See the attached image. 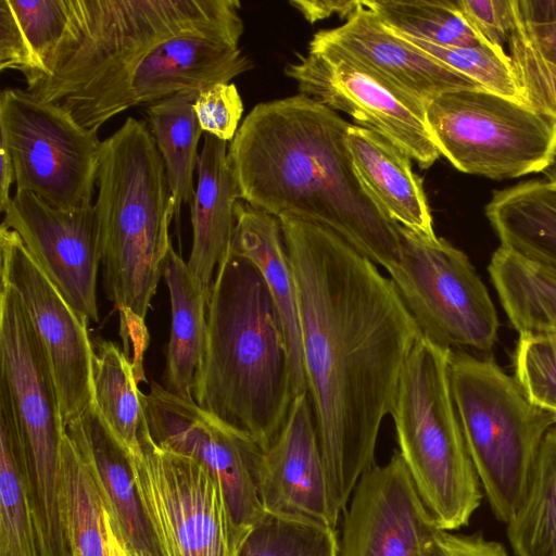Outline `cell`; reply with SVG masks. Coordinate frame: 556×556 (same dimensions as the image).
<instances>
[{
  "label": "cell",
  "mask_w": 556,
  "mask_h": 556,
  "mask_svg": "<svg viewBox=\"0 0 556 556\" xmlns=\"http://www.w3.org/2000/svg\"><path fill=\"white\" fill-rule=\"evenodd\" d=\"M293 269L318 443L342 511L374 465L406 359L422 334L390 277L337 232L278 217Z\"/></svg>",
  "instance_id": "obj_1"
},
{
  "label": "cell",
  "mask_w": 556,
  "mask_h": 556,
  "mask_svg": "<svg viewBox=\"0 0 556 556\" xmlns=\"http://www.w3.org/2000/svg\"><path fill=\"white\" fill-rule=\"evenodd\" d=\"M47 75L26 88L98 132L110 118L253 67L238 0H67Z\"/></svg>",
  "instance_id": "obj_2"
},
{
  "label": "cell",
  "mask_w": 556,
  "mask_h": 556,
  "mask_svg": "<svg viewBox=\"0 0 556 556\" xmlns=\"http://www.w3.org/2000/svg\"><path fill=\"white\" fill-rule=\"evenodd\" d=\"M351 123L305 94L256 104L228 146L240 200L330 228L390 273L395 222L370 199L346 144Z\"/></svg>",
  "instance_id": "obj_3"
},
{
  "label": "cell",
  "mask_w": 556,
  "mask_h": 556,
  "mask_svg": "<svg viewBox=\"0 0 556 556\" xmlns=\"http://www.w3.org/2000/svg\"><path fill=\"white\" fill-rule=\"evenodd\" d=\"M195 403L266 448L296 397L283 325L258 269L232 248L218 265Z\"/></svg>",
  "instance_id": "obj_4"
},
{
  "label": "cell",
  "mask_w": 556,
  "mask_h": 556,
  "mask_svg": "<svg viewBox=\"0 0 556 556\" xmlns=\"http://www.w3.org/2000/svg\"><path fill=\"white\" fill-rule=\"evenodd\" d=\"M93 204L103 289L121 316V336L134 342L140 367L144 318L169 250L174 202L148 125L132 116L102 141Z\"/></svg>",
  "instance_id": "obj_5"
},
{
  "label": "cell",
  "mask_w": 556,
  "mask_h": 556,
  "mask_svg": "<svg viewBox=\"0 0 556 556\" xmlns=\"http://www.w3.org/2000/svg\"><path fill=\"white\" fill-rule=\"evenodd\" d=\"M451 354L452 349L421 334L390 413L413 483L445 531L467 526L483 495L452 396Z\"/></svg>",
  "instance_id": "obj_6"
},
{
  "label": "cell",
  "mask_w": 556,
  "mask_h": 556,
  "mask_svg": "<svg viewBox=\"0 0 556 556\" xmlns=\"http://www.w3.org/2000/svg\"><path fill=\"white\" fill-rule=\"evenodd\" d=\"M450 383L465 442L493 514L507 523L520 506L556 416L534 405L492 358L452 350Z\"/></svg>",
  "instance_id": "obj_7"
},
{
  "label": "cell",
  "mask_w": 556,
  "mask_h": 556,
  "mask_svg": "<svg viewBox=\"0 0 556 556\" xmlns=\"http://www.w3.org/2000/svg\"><path fill=\"white\" fill-rule=\"evenodd\" d=\"M426 122L441 155L466 174L517 178L544 172L556 155V119L482 88L435 97Z\"/></svg>",
  "instance_id": "obj_8"
},
{
  "label": "cell",
  "mask_w": 556,
  "mask_h": 556,
  "mask_svg": "<svg viewBox=\"0 0 556 556\" xmlns=\"http://www.w3.org/2000/svg\"><path fill=\"white\" fill-rule=\"evenodd\" d=\"M0 383L9 394L23 446V477L33 510L58 513L63 503L61 450L65 425L46 351L23 305L0 289Z\"/></svg>",
  "instance_id": "obj_9"
},
{
  "label": "cell",
  "mask_w": 556,
  "mask_h": 556,
  "mask_svg": "<svg viewBox=\"0 0 556 556\" xmlns=\"http://www.w3.org/2000/svg\"><path fill=\"white\" fill-rule=\"evenodd\" d=\"M0 137L13 161L15 191L64 211L93 205L102 141L62 105L28 90L3 89Z\"/></svg>",
  "instance_id": "obj_10"
},
{
  "label": "cell",
  "mask_w": 556,
  "mask_h": 556,
  "mask_svg": "<svg viewBox=\"0 0 556 556\" xmlns=\"http://www.w3.org/2000/svg\"><path fill=\"white\" fill-rule=\"evenodd\" d=\"M397 232L400 261L389 275L421 333L452 350L490 351L498 317L468 256L443 238L401 225Z\"/></svg>",
  "instance_id": "obj_11"
},
{
  "label": "cell",
  "mask_w": 556,
  "mask_h": 556,
  "mask_svg": "<svg viewBox=\"0 0 556 556\" xmlns=\"http://www.w3.org/2000/svg\"><path fill=\"white\" fill-rule=\"evenodd\" d=\"M130 460L163 556H236L245 533L236 527L220 483L203 465L153 440Z\"/></svg>",
  "instance_id": "obj_12"
},
{
  "label": "cell",
  "mask_w": 556,
  "mask_h": 556,
  "mask_svg": "<svg viewBox=\"0 0 556 556\" xmlns=\"http://www.w3.org/2000/svg\"><path fill=\"white\" fill-rule=\"evenodd\" d=\"M285 73L302 94L350 115L429 168L441 156L426 122V104L370 68L330 48L308 47Z\"/></svg>",
  "instance_id": "obj_13"
},
{
  "label": "cell",
  "mask_w": 556,
  "mask_h": 556,
  "mask_svg": "<svg viewBox=\"0 0 556 556\" xmlns=\"http://www.w3.org/2000/svg\"><path fill=\"white\" fill-rule=\"evenodd\" d=\"M143 403L154 443L203 465L220 483L236 527L247 533L265 514L260 492L264 448L154 381Z\"/></svg>",
  "instance_id": "obj_14"
},
{
  "label": "cell",
  "mask_w": 556,
  "mask_h": 556,
  "mask_svg": "<svg viewBox=\"0 0 556 556\" xmlns=\"http://www.w3.org/2000/svg\"><path fill=\"white\" fill-rule=\"evenodd\" d=\"M0 269L46 351L66 427L93 402L89 319L65 300L20 235L2 225Z\"/></svg>",
  "instance_id": "obj_15"
},
{
  "label": "cell",
  "mask_w": 556,
  "mask_h": 556,
  "mask_svg": "<svg viewBox=\"0 0 556 556\" xmlns=\"http://www.w3.org/2000/svg\"><path fill=\"white\" fill-rule=\"evenodd\" d=\"M2 226L13 229L65 300L99 321L97 276L101 264L94 206L64 211L28 191H15Z\"/></svg>",
  "instance_id": "obj_16"
},
{
  "label": "cell",
  "mask_w": 556,
  "mask_h": 556,
  "mask_svg": "<svg viewBox=\"0 0 556 556\" xmlns=\"http://www.w3.org/2000/svg\"><path fill=\"white\" fill-rule=\"evenodd\" d=\"M440 530L396 451L356 483L344 514L339 556H425Z\"/></svg>",
  "instance_id": "obj_17"
},
{
  "label": "cell",
  "mask_w": 556,
  "mask_h": 556,
  "mask_svg": "<svg viewBox=\"0 0 556 556\" xmlns=\"http://www.w3.org/2000/svg\"><path fill=\"white\" fill-rule=\"evenodd\" d=\"M260 492L267 514L336 528L341 510L328 482L307 393L294 399L283 428L264 448Z\"/></svg>",
  "instance_id": "obj_18"
},
{
  "label": "cell",
  "mask_w": 556,
  "mask_h": 556,
  "mask_svg": "<svg viewBox=\"0 0 556 556\" xmlns=\"http://www.w3.org/2000/svg\"><path fill=\"white\" fill-rule=\"evenodd\" d=\"M308 47L334 49L424 104L447 91L481 88L390 30L365 1L342 25L317 31Z\"/></svg>",
  "instance_id": "obj_19"
},
{
  "label": "cell",
  "mask_w": 556,
  "mask_h": 556,
  "mask_svg": "<svg viewBox=\"0 0 556 556\" xmlns=\"http://www.w3.org/2000/svg\"><path fill=\"white\" fill-rule=\"evenodd\" d=\"M129 556H163L136 489L130 455L94 403L65 427Z\"/></svg>",
  "instance_id": "obj_20"
},
{
  "label": "cell",
  "mask_w": 556,
  "mask_h": 556,
  "mask_svg": "<svg viewBox=\"0 0 556 556\" xmlns=\"http://www.w3.org/2000/svg\"><path fill=\"white\" fill-rule=\"evenodd\" d=\"M197 175L191 203L193 239L187 264L201 286L211 292L214 271L232 248L235 207L240 200L226 141L205 134Z\"/></svg>",
  "instance_id": "obj_21"
},
{
  "label": "cell",
  "mask_w": 556,
  "mask_h": 556,
  "mask_svg": "<svg viewBox=\"0 0 556 556\" xmlns=\"http://www.w3.org/2000/svg\"><path fill=\"white\" fill-rule=\"evenodd\" d=\"M346 144L357 177L374 203L393 222L435 237L421 177L410 157L381 135L351 124Z\"/></svg>",
  "instance_id": "obj_22"
},
{
  "label": "cell",
  "mask_w": 556,
  "mask_h": 556,
  "mask_svg": "<svg viewBox=\"0 0 556 556\" xmlns=\"http://www.w3.org/2000/svg\"><path fill=\"white\" fill-rule=\"evenodd\" d=\"M232 250L248 258L264 278L279 312L288 343L295 396L307 393L302 357L299 300L293 269L277 217L236 203Z\"/></svg>",
  "instance_id": "obj_23"
},
{
  "label": "cell",
  "mask_w": 556,
  "mask_h": 556,
  "mask_svg": "<svg viewBox=\"0 0 556 556\" xmlns=\"http://www.w3.org/2000/svg\"><path fill=\"white\" fill-rule=\"evenodd\" d=\"M163 276L169 292L172 317L163 388L181 400L195 402L193 391L206 349L211 292L201 286L173 248Z\"/></svg>",
  "instance_id": "obj_24"
},
{
  "label": "cell",
  "mask_w": 556,
  "mask_h": 556,
  "mask_svg": "<svg viewBox=\"0 0 556 556\" xmlns=\"http://www.w3.org/2000/svg\"><path fill=\"white\" fill-rule=\"evenodd\" d=\"M485 216L501 247L556 275V185L531 179L495 190Z\"/></svg>",
  "instance_id": "obj_25"
},
{
  "label": "cell",
  "mask_w": 556,
  "mask_h": 556,
  "mask_svg": "<svg viewBox=\"0 0 556 556\" xmlns=\"http://www.w3.org/2000/svg\"><path fill=\"white\" fill-rule=\"evenodd\" d=\"M67 21V0H0V71H17L27 87L35 85L47 75Z\"/></svg>",
  "instance_id": "obj_26"
},
{
  "label": "cell",
  "mask_w": 556,
  "mask_h": 556,
  "mask_svg": "<svg viewBox=\"0 0 556 556\" xmlns=\"http://www.w3.org/2000/svg\"><path fill=\"white\" fill-rule=\"evenodd\" d=\"M138 376L131 359L113 342L93 346V403L130 456L152 440Z\"/></svg>",
  "instance_id": "obj_27"
},
{
  "label": "cell",
  "mask_w": 556,
  "mask_h": 556,
  "mask_svg": "<svg viewBox=\"0 0 556 556\" xmlns=\"http://www.w3.org/2000/svg\"><path fill=\"white\" fill-rule=\"evenodd\" d=\"M519 334L556 333V275L500 245L488 267Z\"/></svg>",
  "instance_id": "obj_28"
},
{
  "label": "cell",
  "mask_w": 556,
  "mask_h": 556,
  "mask_svg": "<svg viewBox=\"0 0 556 556\" xmlns=\"http://www.w3.org/2000/svg\"><path fill=\"white\" fill-rule=\"evenodd\" d=\"M199 92H180L147 109L149 128L164 163L168 188L178 222L182 204L192 203L202 135L193 103Z\"/></svg>",
  "instance_id": "obj_29"
},
{
  "label": "cell",
  "mask_w": 556,
  "mask_h": 556,
  "mask_svg": "<svg viewBox=\"0 0 556 556\" xmlns=\"http://www.w3.org/2000/svg\"><path fill=\"white\" fill-rule=\"evenodd\" d=\"M15 414L0 383V556H39Z\"/></svg>",
  "instance_id": "obj_30"
},
{
  "label": "cell",
  "mask_w": 556,
  "mask_h": 556,
  "mask_svg": "<svg viewBox=\"0 0 556 556\" xmlns=\"http://www.w3.org/2000/svg\"><path fill=\"white\" fill-rule=\"evenodd\" d=\"M507 536L516 556H556V425L541 442Z\"/></svg>",
  "instance_id": "obj_31"
},
{
  "label": "cell",
  "mask_w": 556,
  "mask_h": 556,
  "mask_svg": "<svg viewBox=\"0 0 556 556\" xmlns=\"http://www.w3.org/2000/svg\"><path fill=\"white\" fill-rule=\"evenodd\" d=\"M379 21L395 34L441 47L488 45L454 0L365 1Z\"/></svg>",
  "instance_id": "obj_32"
},
{
  "label": "cell",
  "mask_w": 556,
  "mask_h": 556,
  "mask_svg": "<svg viewBox=\"0 0 556 556\" xmlns=\"http://www.w3.org/2000/svg\"><path fill=\"white\" fill-rule=\"evenodd\" d=\"M61 466L70 555L106 556L104 506L88 467L66 431Z\"/></svg>",
  "instance_id": "obj_33"
},
{
  "label": "cell",
  "mask_w": 556,
  "mask_h": 556,
  "mask_svg": "<svg viewBox=\"0 0 556 556\" xmlns=\"http://www.w3.org/2000/svg\"><path fill=\"white\" fill-rule=\"evenodd\" d=\"M236 556H339V540L336 528L265 513Z\"/></svg>",
  "instance_id": "obj_34"
},
{
  "label": "cell",
  "mask_w": 556,
  "mask_h": 556,
  "mask_svg": "<svg viewBox=\"0 0 556 556\" xmlns=\"http://www.w3.org/2000/svg\"><path fill=\"white\" fill-rule=\"evenodd\" d=\"M399 36L473 80L482 89L528 103L511 59L503 47L492 43L480 47H441L407 36Z\"/></svg>",
  "instance_id": "obj_35"
},
{
  "label": "cell",
  "mask_w": 556,
  "mask_h": 556,
  "mask_svg": "<svg viewBox=\"0 0 556 556\" xmlns=\"http://www.w3.org/2000/svg\"><path fill=\"white\" fill-rule=\"evenodd\" d=\"M514 367L526 396L556 416V333L519 334Z\"/></svg>",
  "instance_id": "obj_36"
},
{
  "label": "cell",
  "mask_w": 556,
  "mask_h": 556,
  "mask_svg": "<svg viewBox=\"0 0 556 556\" xmlns=\"http://www.w3.org/2000/svg\"><path fill=\"white\" fill-rule=\"evenodd\" d=\"M507 46L527 102L556 119V66L540 55L526 31L517 7L516 24Z\"/></svg>",
  "instance_id": "obj_37"
},
{
  "label": "cell",
  "mask_w": 556,
  "mask_h": 556,
  "mask_svg": "<svg viewBox=\"0 0 556 556\" xmlns=\"http://www.w3.org/2000/svg\"><path fill=\"white\" fill-rule=\"evenodd\" d=\"M193 109L202 131L226 142L233 139L243 113L235 84H216L199 91Z\"/></svg>",
  "instance_id": "obj_38"
},
{
  "label": "cell",
  "mask_w": 556,
  "mask_h": 556,
  "mask_svg": "<svg viewBox=\"0 0 556 556\" xmlns=\"http://www.w3.org/2000/svg\"><path fill=\"white\" fill-rule=\"evenodd\" d=\"M470 25L488 42L503 47L516 24V0H454Z\"/></svg>",
  "instance_id": "obj_39"
},
{
  "label": "cell",
  "mask_w": 556,
  "mask_h": 556,
  "mask_svg": "<svg viewBox=\"0 0 556 556\" xmlns=\"http://www.w3.org/2000/svg\"><path fill=\"white\" fill-rule=\"evenodd\" d=\"M425 556H509L496 541H488L480 533L453 534L440 530L427 547Z\"/></svg>",
  "instance_id": "obj_40"
},
{
  "label": "cell",
  "mask_w": 556,
  "mask_h": 556,
  "mask_svg": "<svg viewBox=\"0 0 556 556\" xmlns=\"http://www.w3.org/2000/svg\"><path fill=\"white\" fill-rule=\"evenodd\" d=\"M290 4L295 8L307 22L313 24L334 14L346 20L362 5V1L291 0Z\"/></svg>",
  "instance_id": "obj_41"
},
{
  "label": "cell",
  "mask_w": 556,
  "mask_h": 556,
  "mask_svg": "<svg viewBox=\"0 0 556 556\" xmlns=\"http://www.w3.org/2000/svg\"><path fill=\"white\" fill-rule=\"evenodd\" d=\"M516 5L528 25L556 24V0H516Z\"/></svg>",
  "instance_id": "obj_42"
},
{
  "label": "cell",
  "mask_w": 556,
  "mask_h": 556,
  "mask_svg": "<svg viewBox=\"0 0 556 556\" xmlns=\"http://www.w3.org/2000/svg\"><path fill=\"white\" fill-rule=\"evenodd\" d=\"M522 23L540 55L556 66V24L528 25L523 21Z\"/></svg>",
  "instance_id": "obj_43"
},
{
  "label": "cell",
  "mask_w": 556,
  "mask_h": 556,
  "mask_svg": "<svg viewBox=\"0 0 556 556\" xmlns=\"http://www.w3.org/2000/svg\"><path fill=\"white\" fill-rule=\"evenodd\" d=\"M13 182H15L13 161L7 146L0 140V211L2 214L11 202L10 190Z\"/></svg>",
  "instance_id": "obj_44"
},
{
  "label": "cell",
  "mask_w": 556,
  "mask_h": 556,
  "mask_svg": "<svg viewBox=\"0 0 556 556\" xmlns=\"http://www.w3.org/2000/svg\"><path fill=\"white\" fill-rule=\"evenodd\" d=\"M546 176V179L556 185V155L554 156L552 163L545 168L543 172Z\"/></svg>",
  "instance_id": "obj_45"
}]
</instances>
